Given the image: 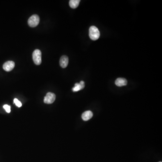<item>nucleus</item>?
<instances>
[{"instance_id": "1", "label": "nucleus", "mask_w": 162, "mask_h": 162, "mask_svg": "<svg viewBox=\"0 0 162 162\" xmlns=\"http://www.w3.org/2000/svg\"><path fill=\"white\" fill-rule=\"evenodd\" d=\"M89 35L90 39L93 41H96L100 37V32L96 26H91L89 29Z\"/></svg>"}, {"instance_id": "2", "label": "nucleus", "mask_w": 162, "mask_h": 162, "mask_svg": "<svg viewBox=\"0 0 162 162\" xmlns=\"http://www.w3.org/2000/svg\"><path fill=\"white\" fill-rule=\"evenodd\" d=\"M33 59L36 65H40L42 63V52L40 50L36 49L33 53Z\"/></svg>"}, {"instance_id": "3", "label": "nucleus", "mask_w": 162, "mask_h": 162, "mask_svg": "<svg viewBox=\"0 0 162 162\" xmlns=\"http://www.w3.org/2000/svg\"><path fill=\"white\" fill-rule=\"evenodd\" d=\"M40 22V18L37 15H32L28 20V24L30 27H35L38 26Z\"/></svg>"}, {"instance_id": "4", "label": "nucleus", "mask_w": 162, "mask_h": 162, "mask_svg": "<svg viewBox=\"0 0 162 162\" xmlns=\"http://www.w3.org/2000/svg\"><path fill=\"white\" fill-rule=\"evenodd\" d=\"M56 98V96L55 94L52 92H48L44 98V103L47 104H51L55 102Z\"/></svg>"}, {"instance_id": "5", "label": "nucleus", "mask_w": 162, "mask_h": 162, "mask_svg": "<svg viewBox=\"0 0 162 162\" xmlns=\"http://www.w3.org/2000/svg\"><path fill=\"white\" fill-rule=\"evenodd\" d=\"M15 66V63L13 61H8L4 63L3 68L4 70L7 72H10L12 70Z\"/></svg>"}, {"instance_id": "6", "label": "nucleus", "mask_w": 162, "mask_h": 162, "mask_svg": "<svg viewBox=\"0 0 162 162\" xmlns=\"http://www.w3.org/2000/svg\"><path fill=\"white\" fill-rule=\"evenodd\" d=\"M69 64V58L68 56H61L60 60V65L62 68H66Z\"/></svg>"}, {"instance_id": "7", "label": "nucleus", "mask_w": 162, "mask_h": 162, "mask_svg": "<svg viewBox=\"0 0 162 162\" xmlns=\"http://www.w3.org/2000/svg\"><path fill=\"white\" fill-rule=\"evenodd\" d=\"M84 82L83 81H81L79 83H75L74 87L73 88L72 90H73V92H78V91H79V90L83 89L84 88Z\"/></svg>"}, {"instance_id": "8", "label": "nucleus", "mask_w": 162, "mask_h": 162, "mask_svg": "<svg viewBox=\"0 0 162 162\" xmlns=\"http://www.w3.org/2000/svg\"><path fill=\"white\" fill-rule=\"evenodd\" d=\"M93 116V113L92 111H88L85 112L83 113L82 115V119L85 121L89 120Z\"/></svg>"}, {"instance_id": "9", "label": "nucleus", "mask_w": 162, "mask_h": 162, "mask_svg": "<svg viewBox=\"0 0 162 162\" xmlns=\"http://www.w3.org/2000/svg\"><path fill=\"white\" fill-rule=\"evenodd\" d=\"M127 80L123 78H118L116 80L115 82L116 85L118 87L124 86L127 85Z\"/></svg>"}, {"instance_id": "10", "label": "nucleus", "mask_w": 162, "mask_h": 162, "mask_svg": "<svg viewBox=\"0 0 162 162\" xmlns=\"http://www.w3.org/2000/svg\"><path fill=\"white\" fill-rule=\"evenodd\" d=\"M80 2V0H70L69 2L70 7L73 9L77 8L79 6Z\"/></svg>"}, {"instance_id": "11", "label": "nucleus", "mask_w": 162, "mask_h": 162, "mask_svg": "<svg viewBox=\"0 0 162 162\" xmlns=\"http://www.w3.org/2000/svg\"><path fill=\"white\" fill-rule=\"evenodd\" d=\"M14 102L18 107H20L22 106V103H21V102L19 101L17 99H14Z\"/></svg>"}, {"instance_id": "12", "label": "nucleus", "mask_w": 162, "mask_h": 162, "mask_svg": "<svg viewBox=\"0 0 162 162\" xmlns=\"http://www.w3.org/2000/svg\"><path fill=\"white\" fill-rule=\"evenodd\" d=\"M3 108L5 109L6 112L9 113L10 112V106H8L7 104H5L3 106Z\"/></svg>"}, {"instance_id": "13", "label": "nucleus", "mask_w": 162, "mask_h": 162, "mask_svg": "<svg viewBox=\"0 0 162 162\" xmlns=\"http://www.w3.org/2000/svg\"></svg>"}]
</instances>
